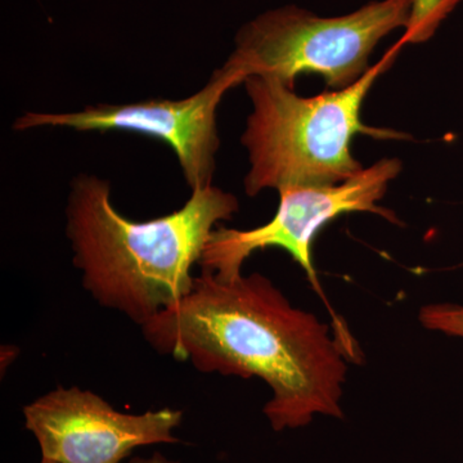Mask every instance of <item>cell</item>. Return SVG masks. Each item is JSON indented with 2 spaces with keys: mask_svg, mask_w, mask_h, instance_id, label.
<instances>
[{
  "mask_svg": "<svg viewBox=\"0 0 463 463\" xmlns=\"http://www.w3.org/2000/svg\"><path fill=\"white\" fill-rule=\"evenodd\" d=\"M142 332L157 353L199 373L267 383L272 398L264 414L274 431L306 428L316 416L344 417L347 362L358 359V350L318 317L292 307L261 274L223 281L203 272L187 297Z\"/></svg>",
  "mask_w": 463,
  "mask_h": 463,
  "instance_id": "6da1fadb",
  "label": "cell"
},
{
  "mask_svg": "<svg viewBox=\"0 0 463 463\" xmlns=\"http://www.w3.org/2000/svg\"><path fill=\"white\" fill-rule=\"evenodd\" d=\"M237 212L236 197L212 184L172 214L134 222L112 205L108 182L83 175L72 184L66 231L84 288L142 327L190 294L210 234Z\"/></svg>",
  "mask_w": 463,
  "mask_h": 463,
  "instance_id": "7a4b0ae2",
  "label": "cell"
},
{
  "mask_svg": "<svg viewBox=\"0 0 463 463\" xmlns=\"http://www.w3.org/2000/svg\"><path fill=\"white\" fill-rule=\"evenodd\" d=\"M401 48L398 43L350 87L310 99L298 97L294 88L276 79L249 76L243 83L252 103L242 136L250 156L246 194L254 197L267 188L340 184L364 170L350 149L358 134L410 138L395 130L367 127L361 118L365 96Z\"/></svg>",
  "mask_w": 463,
  "mask_h": 463,
  "instance_id": "3957f363",
  "label": "cell"
},
{
  "mask_svg": "<svg viewBox=\"0 0 463 463\" xmlns=\"http://www.w3.org/2000/svg\"><path fill=\"white\" fill-rule=\"evenodd\" d=\"M410 7L411 0H380L340 17L297 5L270 9L241 27L223 67L245 80L264 76L289 88L298 75L318 74L328 87L344 90L371 69L374 47L405 26Z\"/></svg>",
  "mask_w": 463,
  "mask_h": 463,
  "instance_id": "277c9868",
  "label": "cell"
},
{
  "mask_svg": "<svg viewBox=\"0 0 463 463\" xmlns=\"http://www.w3.org/2000/svg\"><path fill=\"white\" fill-rule=\"evenodd\" d=\"M402 170L397 158H385L335 185L279 190V205L272 221L254 230L215 227L207 240L200 267L223 281L240 277L241 268L252 252L279 248L286 250L306 270L313 288L322 295L312 263V243L326 224L347 213H373L399 224L394 213L379 206L389 183Z\"/></svg>",
  "mask_w": 463,
  "mask_h": 463,
  "instance_id": "5b68a950",
  "label": "cell"
},
{
  "mask_svg": "<svg viewBox=\"0 0 463 463\" xmlns=\"http://www.w3.org/2000/svg\"><path fill=\"white\" fill-rule=\"evenodd\" d=\"M245 79L230 70H216L209 83L184 99H149L128 105L90 106L80 112H26L14 121L16 130L41 127L71 128L78 132L125 130L154 137L172 147L191 190L212 185L219 148L216 109L231 88Z\"/></svg>",
  "mask_w": 463,
  "mask_h": 463,
  "instance_id": "8992f818",
  "label": "cell"
},
{
  "mask_svg": "<svg viewBox=\"0 0 463 463\" xmlns=\"http://www.w3.org/2000/svg\"><path fill=\"white\" fill-rule=\"evenodd\" d=\"M42 458L58 463H120L137 448L175 444L183 412L123 413L90 390L58 386L24 408Z\"/></svg>",
  "mask_w": 463,
  "mask_h": 463,
  "instance_id": "52a82bcc",
  "label": "cell"
},
{
  "mask_svg": "<svg viewBox=\"0 0 463 463\" xmlns=\"http://www.w3.org/2000/svg\"><path fill=\"white\" fill-rule=\"evenodd\" d=\"M463 0H411L410 14L401 44H419L430 41L441 24Z\"/></svg>",
  "mask_w": 463,
  "mask_h": 463,
  "instance_id": "ba28073f",
  "label": "cell"
},
{
  "mask_svg": "<svg viewBox=\"0 0 463 463\" xmlns=\"http://www.w3.org/2000/svg\"><path fill=\"white\" fill-rule=\"evenodd\" d=\"M419 318L428 330L463 339V306L452 303L430 304L420 310Z\"/></svg>",
  "mask_w": 463,
  "mask_h": 463,
  "instance_id": "9c48e42d",
  "label": "cell"
},
{
  "mask_svg": "<svg viewBox=\"0 0 463 463\" xmlns=\"http://www.w3.org/2000/svg\"><path fill=\"white\" fill-rule=\"evenodd\" d=\"M130 463H179L172 461V459L166 458L165 456L160 455V453H155L154 456L148 457V458H133Z\"/></svg>",
  "mask_w": 463,
  "mask_h": 463,
  "instance_id": "30bf717a",
  "label": "cell"
},
{
  "mask_svg": "<svg viewBox=\"0 0 463 463\" xmlns=\"http://www.w3.org/2000/svg\"><path fill=\"white\" fill-rule=\"evenodd\" d=\"M42 463H58V462L51 461V459H43L42 458Z\"/></svg>",
  "mask_w": 463,
  "mask_h": 463,
  "instance_id": "8fae6325",
  "label": "cell"
}]
</instances>
